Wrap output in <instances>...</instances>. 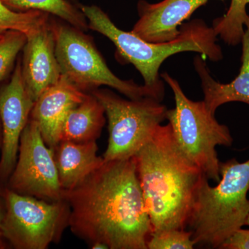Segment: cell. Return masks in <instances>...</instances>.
Wrapping results in <instances>:
<instances>
[{"label": "cell", "instance_id": "1", "mask_svg": "<svg viewBox=\"0 0 249 249\" xmlns=\"http://www.w3.org/2000/svg\"><path fill=\"white\" fill-rule=\"evenodd\" d=\"M62 197L70 205V230L90 247L147 249L152 229L134 157L103 162Z\"/></svg>", "mask_w": 249, "mask_h": 249}, {"label": "cell", "instance_id": "2", "mask_svg": "<svg viewBox=\"0 0 249 249\" xmlns=\"http://www.w3.org/2000/svg\"><path fill=\"white\" fill-rule=\"evenodd\" d=\"M134 158L152 232L185 230L205 175L178 146L170 124H160Z\"/></svg>", "mask_w": 249, "mask_h": 249}, {"label": "cell", "instance_id": "3", "mask_svg": "<svg viewBox=\"0 0 249 249\" xmlns=\"http://www.w3.org/2000/svg\"><path fill=\"white\" fill-rule=\"evenodd\" d=\"M80 9L88 19L89 29L107 37L114 43L116 56L121 61L132 64L143 78L144 85L158 94L164 96V86L159 70L163 62L174 54L197 52L212 61L222 60V50L216 43L217 34L202 19H195L181 27L175 40L152 43L142 40L131 31L121 30L110 18L96 5H81Z\"/></svg>", "mask_w": 249, "mask_h": 249}, {"label": "cell", "instance_id": "4", "mask_svg": "<svg viewBox=\"0 0 249 249\" xmlns=\"http://www.w3.org/2000/svg\"><path fill=\"white\" fill-rule=\"evenodd\" d=\"M219 171L221 178L215 187L203 177L187 224L196 245L207 249L220 248L246 226L249 214V160L220 162Z\"/></svg>", "mask_w": 249, "mask_h": 249}, {"label": "cell", "instance_id": "5", "mask_svg": "<svg viewBox=\"0 0 249 249\" xmlns=\"http://www.w3.org/2000/svg\"><path fill=\"white\" fill-rule=\"evenodd\" d=\"M160 77L175 96V107L168 109L166 119L178 146L209 179L219 182L220 161L216 147H231L233 143L229 127L218 122L204 101H193L187 97L178 80L168 73Z\"/></svg>", "mask_w": 249, "mask_h": 249}, {"label": "cell", "instance_id": "6", "mask_svg": "<svg viewBox=\"0 0 249 249\" xmlns=\"http://www.w3.org/2000/svg\"><path fill=\"white\" fill-rule=\"evenodd\" d=\"M55 40V52L62 75L81 91L90 93L103 85L117 90L129 99L149 96L161 102L157 93L139 85L133 80H124L109 70L92 39L65 21L49 19Z\"/></svg>", "mask_w": 249, "mask_h": 249}, {"label": "cell", "instance_id": "7", "mask_svg": "<svg viewBox=\"0 0 249 249\" xmlns=\"http://www.w3.org/2000/svg\"><path fill=\"white\" fill-rule=\"evenodd\" d=\"M91 93L103 105L107 118L109 139L103 155L104 161L134 157L166 119L168 109L155 98L127 100L111 90L99 88Z\"/></svg>", "mask_w": 249, "mask_h": 249}, {"label": "cell", "instance_id": "8", "mask_svg": "<svg viewBox=\"0 0 249 249\" xmlns=\"http://www.w3.org/2000/svg\"><path fill=\"white\" fill-rule=\"evenodd\" d=\"M6 213L0 227L16 249H46L61 240L69 227L70 207L65 199L47 201L4 188Z\"/></svg>", "mask_w": 249, "mask_h": 249}, {"label": "cell", "instance_id": "9", "mask_svg": "<svg viewBox=\"0 0 249 249\" xmlns=\"http://www.w3.org/2000/svg\"><path fill=\"white\" fill-rule=\"evenodd\" d=\"M4 188L47 201L63 199L53 149L45 143L32 119L23 130L17 162Z\"/></svg>", "mask_w": 249, "mask_h": 249}, {"label": "cell", "instance_id": "10", "mask_svg": "<svg viewBox=\"0 0 249 249\" xmlns=\"http://www.w3.org/2000/svg\"><path fill=\"white\" fill-rule=\"evenodd\" d=\"M35 101L23 78L18 61L11 80L0 89V120L2 146L0 153V186L4 188L17 162L19 140Z\"/></svg>", "mask_w": 249, "mask_h": 249}, {"label": "cell", "instance_id": "11", "mask_svg": "<svg viewBox=\"0 0 249 249\" xmlns=\"http://www.w3.org/2000/svg\"><path fill=\"white\" fill-rule=\"evenodd\" d=\"M210 0H163L150 4L140 0L137 4L139 20L131 32L152 43H162L176 39L178 27L193 13Z\"/></svg>", "mask_w": 249, "mask_h": 249}, {"label": "cell", "instance_id": "12", "mask_svg": "<svg viewBox=\"0 0 249 249\" xmlns=\"http://www.w3.org/2000/svg\"><path fill=\"white\" fill-rule=\"evenodd\" d=\"M27 37L23 48L22 76L28 91L36 101L46 90L58 83L62 75L49 20Z\"/></svg>", "mask_w": 249, "mask_h": 249}, {"label": "cell", "instance_id": "13", "mask_svg": "<svg viewBox=\"0 0 249 249\" xmlns=\"http://www.w3.org/2000/svg\"><path fill=\"white\" fill-rule=\"evenodd\" d=\"M84 92L62 76L58 83L35 101L30 119L35 121L45 143L54 148L60 142V132L70 111L84 101Z\"/></svg>", "mask_w": 249, "mask_h": 249}, {"label": "cell", "instance_id": "14", "mask_svg": "<svg viewBox=\"0 0 249 249\" xmlns=\"http://www.w3.org/2000/svg\"><path fill=\"white\" fill-rule=\"evenodd\" d=\"M242 37V66L237 77L227 84L216 81L210 75L204 60L196 57L194 65L201 78L204 103L213 114L226 103L241 102L249 104V17L245 22Z\"/></svg>", "mask_w": 249, "mask_h": 249}, {"label": "cell", "instance_id": "15", "mask_svg": "<svg viewBox=\"0 0 249 249\" xmlns=\"http://www.w3.org/2000/svg\"><path fill=\"white\" fill-rule=\"evenodd\" d=\"M96 142H60L54 147V158L62 191H70L80 184L103 164L97 155Z\"/></svg>", "mask_w": 249, "mask_h": 249}, {"label": "cell", "instance_id": "16", "mask_svg": "<svg viewBox=\"0 0 249 249\" xmlns=\"http://www.w3.org/2000/svg\"><path fill=\"white\" fill-rule=\"evenodd\" d=\"M106 122L103 105L92 93H88L84 101L67 115L60 132V142H96Z\"/></svg>", "mask_w": 249, "mask_h": 249}, {"label": "cell", "instance_id": "17", "mask_svg": "<svg viewBox=\"0 0 249 249\" xmlns=\"http://www.w3.org/2000/svg\"><path fill=\"white\" fill-rule=\"evenodd\" d=\"M16 11H40L61 19L73 27L85 31L89 29L88 19L79 7L67 0H1Z\"/></svg>", "mask_w": 249, "mask_h": 249}, {"label": "cell", "instance_id": "18", "mask_svg": "<svg viewBox=\"0 0 249 249\" xmlns=\"http://www.w3.org/2000/svg\"><path fill=\"white\" fill-rule=\"evenodd\" d=\"M248 3L249 0H231L227 14L214 20V32L228 45L236 46L242 42L249 17L246 10Z\"/></svg>", "mask_w": 249, "mask_h": 249}, {"label": "cell", "instance_id": "19", "mask_svg": "<svg viewBox=\"0 0 249 249\" xmlns=\"http://www.w3.org/2000/svg\"><path fill=\"white\" fill-rule=\"evenodd\" d=\"M49 14L31 10L16 11L0 0V35L8 31H20L29 36L49 22Z\"/></svg>", "mask_w": 249, "mask_h": 249}, {"label": "cell", "instance_id": "20", "mask_svg": "<svg viewBox=\"0 0 249 249\" xmlns=\"http://www.w3.org/2000/svg\"><path fill=\"white\" fill-rule=\"evenodd\" d=\"M27 40V36L20 31H8L1 35L0 37V83L11 71Z\"/></svg>", "mask_w": 249, "mask_h": 249}, {"label": "cell", "instance_id": "21", "mask_svg": "<svg viewBox=\"0 0 249 249\" xmlns=\"http://www.w3.org/2000/svg\"><path fill=\"white\" fill-rule=\"evenodd\" d=\"M195 246L192 232L178 229L152 232L147 242L148 249H192Z\"/></svg>", "mask_w": 249, "mask_h": 249}, {"label": "cell", "instance_id": "22", "mask_svg": "<svg viewBox=\"0 0 249 249\" xmlns=\"http://www.w3.org/2000/svg\"><path fill=\"white\" fill-rule=\"evenodd\" d=\"M219 249H249V229L242 228L239 229L227 239Z\"/></svg>", "mask_w": 249, "mask_h": 249}, {"label": "cell", "instance_id": "23", "mask_svg": "<svg viewBox=\"0 0 249 249\" xmlns=\"http://www.w3.org/2000/svg\"><path fill=\"white\" fill-rule=\"evenodd\" d=\"M5 213H6V204H5L3 196H0V227H1V223L4 220ZM0 235H1V231H0Z\"/></svg>", "mask_w": 249, "mask_h": 249}, {"label": "cell", "instance_id": "24", "mask_svg": "<svg viewBox=\"0 0 249 249\" xmlns=\"http://www.w3.org/2000/svg\"><path fill=\"white\" fill-rule=\"evenodd\" d=\"M7 246V242L5 241L3 236L0 235V249H6Z\"/></svg>", "mask_w": 249, "mask_h": 249}, {"label": "cell", "instance_id": "25", "mask_svg": "<svg viewBox=\"0 0 249 249\" xmlns=\"http://www.w3.org/2000/svg\"><path fill=\"white\" fill-rule=\"evenodd\" d=\"M2 146V128H1V120H0V153Z\"/></svg>", "mask_w": 249, "mask_h": 249}, {"label": "cell", "instance_id": "26", "mask_svg": "<svg viewBox=\"0 0 249 249\" xmlns=\"http://www.w3.org/2000/svg\"><path fill=\"white\" fill-rule=\"evenodd\" d=\"M3 193H4V188L0 186V196H3Z\"/></svg>", "mask_w": 249, "mask_h": 249}, {"label": "cell", "instance_id": "27", "mask_svg": "<svg viewBox=\"0 0 249 249\" xmlns=\"http://www.w3.org/2000/svg\"><path fill=\"white\" fill-rule=\"evenodd\" d=\"M246 225L249 226V214L248 216V218H247V222H246Z\"/></svg>", "mask_w": 249, "mask_h": 249}, {"label": "cell", "instance_id": "28", "mask_svg": "<svg viewBox=\"0 0 249 249\" xmlns=\"http://www.w3.org/2000/svg\"><path fill=\"white\" fill-rule=\"evenodd\" d=\"M1 35H2V34H1V35H0V37H1Z\"/></svg>", "mask_w": 249, "mask_h": 249}]
</instances>
